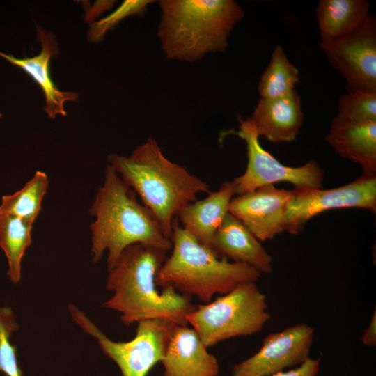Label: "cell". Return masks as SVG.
Here are the masks:
<instances>
[{"label":"cell","instance_id":"6da1fadb","mask_svg":"<svg viewBox=\"0 0 376 376\" xmlns=\"http://www.w3.org/2000/svg\"><path fill=\"white\" fill-rule=\"evenodd\" d=\"M166 253L143 244H132L108 270L106 288L113 295L104 306L120 313L125 325L152 319L187 324V317L196 307L191 297L171 287L162 288L161 292L157 288V274Z\"/></svg>","mask_w":376,"mask_h":376},{"label":"cell","instance_id":"7a4b0ae2","mask_svg":"<svg viewBox=\"0 0 376 376\" xmlns=\"http://www.w3.org/2000/svg\"><path fill=\"white\" fill-rule=\"evenodd\" d=\"M108 161L123 182L139 196L171 240L179 212L196 201L198 193L210 192L205 181L167 159L151 136L130 156L112 153L108 155Z\"/></svg>","mask_w":376,"mask_h":376},{"label":"cell","instance_id":"3957f363","mask_svg":"<svg viewBox=\"0 0 376 376\" xmlns=\"http://www.w3.org/2000/svg\"><path fill=\"white\" fill-rule=\"evenodd\" d=\"M90 212L95 219L91 225L93 260L98 262L107 251L108 270L132 244H143L165 252L172 248L171 240L155 216L137 201L134 191L109 164Z\"/></svg>","mask_w":376,"mask_h":376},{"label":"cell","instance_id":"277c9868","mask_svg":"<svg viewBox=\"0 0 376 376\" xmlns=\"http://www.w3.org/2000/svg\"><path fill=\"white\" fill-rule=\"evenodd\" d=\"M157 36L167 59L195 62L224 52L234 26L244 17L233 0H160Z\"/></svg>","mask_w":376,"mask_h":376},{"label":"cell","instance_id":"5b68a950","mask_svg":"<svg viewBox=\"0 0 376 376\" xmlns=\"http://www.w3.org/2000/svg\"><path fill=\"white\" fill-rule=\"evenodd\" d=\"M171 241V254L157 274L158 286L171 287L206 304L215 295L226 294L241 284L257 282L260 277L253 267L219 257L200 244L179 225L177 217Z\"/></svg>","mask_w":376,"mask_h":376},{"label":"cell","instance_id":"8992f818","mask_svg":"<svg viewBox=\"0 0 376 376\" xmlns=\"http://www.w3.org/2000/svg\"><path fill=\"white\" fill-rule=\"evenodd\" d=\"M270 318L266 296L257 282H249L196 306L187 322L210 347L232 338L256 334Z\"/></svg>","mask_w":376,"mask_h":376},{"label":"cell","instance_id":"52a82bcc","mask_svg":"<svg viewBox=\"0 0 376 376\" xmlns=\"http://www.w3.org/2000/svg\"><path fill=\"white\" fill-rule=\"evenodd\" d=\"M74 321L86 333L96 338L102 352L119 367L123 376H146L161 362L175 325L162 319L138 322L136 335L127 342H115L107 338L75 306H69Z\"/></svg>","mask_w":376,"mask_h":376},{"label":"cell","instance_id":"ba28073f","mask_svg":"<svg viewBox=\"0 0 376 376\" xmlns=\"http://www.w3.org/2000/svg\"><path fill=\"white\" fill-rule=\"evenodd\" d=\"M237 130L226 134H234L246 146L248 162L244 173L236 178L237 194L240 195L259 187L288 182L295 187L322 188L324 172L318 162L309 160L305 164L291 167L281 164L260 144L259 136L250 117L237 116Z\"/></svg>","mask_w":376,"mask_h":376},{"label":"cell","instance_id":"9c48e42d","mask_svg":"<svg viewBox=\"0 0 376 376\" xmlns=\"http://www.w3.org/2000/svg\"><path fill=\"white\" fill-rule=\"evenodd\" d=\"M285 214V231L303 232L315 216L334 209L361 208L376 212V175H361L352 182L330 189L295 187Z\"/></svg>","mask_w":376,"mask_h":376},{"label":"cell","instance_id":"30bf717a","mask_svg":"<svg viewBox=\"0 0 376 376\" xmlns=\"http://www.w3.org/2000/svg\"><path fill=\"white\" fill-rule=\"evenodd\" d=\"M320 49L331 65L346 81L348 92L376 93V19L369 15L352 32L328 42Z\"/></svg>","mask_w":376,"mask_h":376},{"label":"cell","instance_id":"8fae6325","mask_svg":"<svg viewBox=\"0 0 376 376\" xmlns=\"http://www.w3.org/2000/svg\"><path fill=\"white\" fill-rule=\"evenodd\" d=\"M314 334L306 323L269 334L257 352L233 366L231 376H270L299 366L310 357Z\"/></svg>","mask_w":376,"mask_h":376},{"label":"cell","instance_id":"7c38bea8","mask_svg":"<svg viewBox=\"0 0 376 376\" xmlns=\"http://www.w3.org/2000/svg\"><path fill=\"white\" fill-rule=\"evenodd\" d=\"M290 195V190L265 185L233 197L228 212L263 242L285 232V214Z\"/></svg>","mask_w":376,"mask_h":376},{"label":"cell","instance_id":"4fadbf2b","mask_svg":"<svg viewBox=\"0 0 376 376\" xmlns=\"http://www.w3.org/2000/svg\"><path fill=\"white\" fill-rule=\"evenodd\" d=\"M207 348L193 328L175 325L161 361L164 376H218L219 362Z\"/></svg>","mask_w":376,"mask_h":376},{"label":"cell","instance_id":"5bb4252c","mask_svg":"<svg viewBox=\"0 0 376 376\" xmlns=\"http://www.w3.org/2000/svg\"><path fill=\"white\" fill-rule=\"evenodd\" d=\"M259 136L273 143L294 141L304 114L296 90L276 98H260L250 117Z\"/></svg>","mask_w":376,"mask_h":376},{"label":"cell","instance_id":"9a60e30c","mask_svg":"<svg viewBox=\"0 0 376 376\" xmlns=\"http://www.w3.org/2000/svg\"><path fill=\"white\" fill-rule=\"evenodd\" d=\"M235 194V180L222 183L217 191L209 192L203 199L191 202L179 212L177 219L180 226L212 250L213 237L229 212L230 203Z\"/></svg>","mask_w":376,"mask_h":376},{"label":"cell","instance_id":"2e32d148","mask_svg":"<svg viewBox=\"0 0 376 376\" xmlns=\"http://www.w3.org/2000/svg\"><path fill=\"white\" fill-rule=\"evenodd\" d=\"M36 33L42 46L39 54L20 58L0 51V57L22 69L38 84L45 97L44 110L49 118H55L56 115L65 116L64 103L66 101H77V93L59 91L50 77L49 61L52 56H55L58 53L54 35L38 25Z\"/></svg>","mask_w":376,"mask_h":376},{"label":"cell","instance_id":"e0dca14e","mask_svg":"<svg viewBox=\"0 0 376 376\" xmlns=\"http://www.w3.org/2000/svg\"><path fill=\"white\" fill-rule=\"evenodd\" d=\"M212 250L223 258L247 265L260 274L272 270V257L260 241L229 212L217 229Z\"/></svg>","mask_w":376,"mask_h":376},{"label":"cell","instance_id":"ac0fdd59","mask_svg":"<svg viewBox=\"0 0 376 376\" xmlns=\"http://www.w3.org/2000/svg\"><path fill=\"white\" fill-rule=\"evenodd\" d=\"M325 141L338 155L358 164L363 175H376V121L331 125Z\"/></svg>","mask_w":376,"mask_h":376},{"label":"cell","instance_id":"d6986e66","mask_svg":"<svg viewBox=\"0 0 376 376\" xmlns=\"http://www.w3.org/2000/svg\"><path fill=\"white\" fill-rule=\"evenodd\" d=\"M367 0H320L316 8L320 43L328 42L359 27L369 16Z\"/></svg>","mask_w":376,"mask_h":376},{"label":"cell","instance_id":"ffe728a7","mask_svg":"<svg viewBox=\"0 0 376 376\" xmlns=\"http://www.w3.org/2000/svg\"><path fill=\"white\" fill-rule=\"evenodd\" d=\"M32 224L15 216L0 213V247L7 258L8 276L13 283L21 279L22 259L31 244Z\"/></svg>","mask_w":376,"mask_h":376},{"label":"cell","instance_id":"44dd1931","mask_svg":"<svg viewBox=\"0 0 376 376\" xmlns=\"http://www.w3.org/2000/svg\"><path fill=\"white\" fill-rule=\"evenodd\" d=\"M299 82L298 69L288 59L283 48L277 45L258 84L260 98L272 99L284 96L295 91Z\"/></svg>","mask_w":376,"mask_h":376},{"label":"cell","instance_id":"7402d4cb","mask_svg":"<svg viewBox=\"0 0 376 376\" xmlns=\"http://www.w3.org/2000/svg\"><path fill=\"white\" fill-rule=\"evenodd\" d=\"M48 184L47 174L36 171L21 189L2 196L0 213L15 216L33 224L40 211Z\"/></svg>","mask_w":376,"mask_h":376},{"label":"cell","instance_id":"603a6c76","mask_svg":"<svg viewBox=\"0 0 376 376\" xmlns=\"http://www.w3.org/2000/svg\"><path fill=\"white\" fill-rule=\"evenodd\" d=\"M376 121V93L355 91L339 97L331 125Z\"/></svg>","mask_w":376,"mask_h":376},{"label":"cell","instance_id":"cb8c5ba5","mask_svg":"<svg viewBox=\"0 0 376 376\" xmlns=\"http://www.w3.org/2000/svg\"><path fill=\"white\" fill-rule=\"evenodd\" d=\"M17 329V324L12 310L0 306V371L8 376H22L16 350L10 340L11 334Z\"/></svg>","mask_w":376,"mask_h":376},{"label":"cell","instance_id":"d4e9b609","mask_svg":"<svg viewBox=\"0 0 376 376\" xmlns=\"http://www.w3.org/2000/svg\"><path fill=\"white\" fill-rule=\"evenodd\" d=\"M152 0H125L113 12L103 19L93 22L88 32V40L92 42L101 41L106 33L114 28L123 19L132 15H143Z\"/></svg>","mask_w":376,"mask_h":376},{"label":"cell","instance_id":"484cf974","mask_svg":"<svg viewBox=\"0 0 376 376\" xmlns=\"http://www.w3.org/2000/svg\"><path fill=\"white\" fill-rule=\"evenodd\" d=\"M320 359L309 357L302 364L295 368L283 370L270 376H317L320 371Z\"/></svg>","mask_w":376,"mask_h":376},{"label":"cell","instance_id":"4316f807","mask_svg":"<svg viewBox=\"0 0 376 376\" xmlns=\"http://www.w3.org/2000/svg\"><path fill=\"white\" fill-rule=\"evenodd\" d=\"M361 342L368 347H374L376 345V311L375 310L369 324L363 331L361 336Z\"/></svg>","mask_w":376,"mask_h":376}]
</instances>
